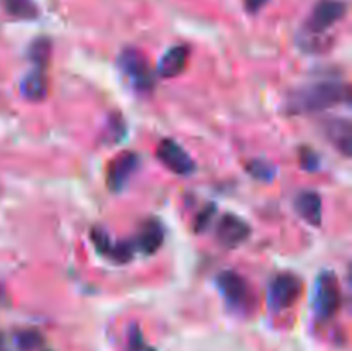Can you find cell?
I'll return each instance as SVG.
<instances>
[{"label":"cell","instance_id":"2","mask_svg":"<svg viewBox=\"0 0 352 351\" xmlns=\"http://www.w3.org/2000/svg\"><path fill=\"white\" fill-rule=\"evenodd\" d=\"M119 69L140 93H150L155 88V74L148 58L136 48H126L119 55Z\"/></svg>","mask_w":352,"mask_h":351},{"label":"cell","instance_id":"9","mask_svg":"<svg viewBox=\"0 0 352 351\" xmlns=\"http://www.w3.org/2000/svg\"><path fill=\"white\" fill-rule=\"evenodd\" d=\"M140 165V157L133 151H124L110 164L107 172V184L112 191H122Z\"/></svg>","mask_w":352,"mask_h":351},{"label":"cell","instance_id":"10","mask_svg":"<svg viewBox=\"0 0 352 351\" xmlns=\"http://www.w3.org/2000/svg\"><path fill=\"white\" fill-rule=\"evenodd\" d=\"M323 133L337 150L349 157L352 148V126L349 119H342V117L327 119L323 123Z\"/></svg>","mask_w":352,"mask_h":351},{"label":"cell","instance_id":"20","mask_svg":"<svg viewBox=\"0 0 352 351\" xmlns=\"http://www.w3.org/2000/svg\"><path fill=\"white\" fill-rule=\"evenodd\" d=\"M16 343L21 350L33 351L41 344V337L34 330H23V332H19L16 336Z\"/></svg>","mask_w":352,"mask_h":351},{"label":"cell","instance_id":"5","mask_svg":"<svg viewBox=\"0 0 352 351\" xmlns=\"http://www.w3.org/2000/svg\"><path fill=\"white\" fill-rule=\"evenodd\" d=\"M157 157L162 164L177 176H191L196 165L191 155L174 140H164L157 148Z\"/></svg>","mask_w":352,"mask_h":351},{"label":"cell","instance_id":"13","mask_svg":"<svg viewBox=\"0 0 352 351\" xmlns=\"http://www.w3.org/2000/svg\"><path fill=\"white\" fill-rule=\"evenodd\" d=\"M296 212L311 226H320L323 215L322 198L315 191H301L294 200Z\"/></svg>","mask_w":352,"mask_h":351},{"label":"cell","instance_id":"24","mask_svg":"<svg viewBox=\"0 0 352 351\" xmlns=\"http://www.w3.org/2000/svg\"><path fill=\"white\" fill-rule=\"evenodd\" d=\"M267 2L268 0H244V6L250 12H258L260 9H263Z\"/></svg>","mask_w":352,"mask_h":351},{"label":"cell","instance_id":"15","mask_svg":"<svg viewBox=\"0 0 352 351\" xmlns=\"http://www.w3.org/2000/svg\"><path fill=\"white\" fill-rule=\"evenodd\" d=\"M52 54V43L48 38H36V40L31 43L30 50H28V57L31 58V62L34 64V67L45 69L47 67L48 61H50Z\"/></svg>","mask_w":352,"mask_h":351},{"label":"cell","instance_id":"1","mask_svg":"<svg viewBox=\"0 0 352 351\" xmlns=\"http://www.w3.org/2000/svg\"><path fill=\"white\" fill-rule=\"evenodd\" d=\"M342 102H349V88L339 81L323 79L292 92L285 107L292 114H315Z\"/></svg>","mask_w":352,"mask_h":351},{"label":"cell","instance_id":"23","mask_svg":"<svg viewBox=\"0 0 352 351\" xmlns=\"http://www.w3.org/2000/svg\"><path fill=\"white\" fill-rule=\"evenodd\" d=\"M215 213H217L215 206L213 205L205 206V209H203V212H199L198 219H196V226H195L196 233H205V229L210 226V222L213 220Z\"/></svg>","mask_w":352,"mask_h":351},{"label":"cell","instance_id":"14","mask_svg":"<svg viewBox=\"0 0 352 351\" xmlns=\"http://www.w3.org/2000/svg\"><path fill=\"white\" fill-rule=\"evenodd\" d=\"M21 93L24 98L31 102H40L48 93V79L45 76V69L34 67L33 71L28 72L21 81Z\"/></svg>","mask_w":352,"mask_h":351},{"label":"cell","instance_id":"3","mask_svg":"<svg viewBox=\"0 0 352 351\" xmlns=\"http://www.w3.org/2000/svg\"><path fill=\"white\" fill-rule=\"evenodd\" d=\"M340 286L336 274L330 270L322 272L316 279L315 298H313V312L322 322L330 320L340 308Z\"/></svg>","mask_w":352,"mask_h":351},{"label":"cell","instance_id":"8","mask_svg":"<svg viewBox=\"0 0 352 351\" xmlns=\"http://www.w3.org/2000/svg\"><path fill=\"white\" fill-rule=\"evenodd\" d=\"M251 227L248 226L246 220L241 217L234 215V213H227L217 224V240L223 244V246L236 248L243 244L244 241L250 237Z\"/></svg>","mask_w":352,"mask_h":351},{"label":"cell","instance_id":"6","mask_svg":"<svg viewBox=\"0 0 352 351\" xmlns=\"http://www.w3.org/2000/svg\"><path fill=\"white\" fill-rule=\"evenodd\" d=\"M346 3L342 0H318L313 7V12L308 21V30L311 33H323L332 28L337 21L346 16Z\"/></svg>","mask_w":352,"mask_h":351},{"label":"cell","instance_id":"21","mask_svg":"<svg viewBox=\"0 0 352 351\" xmlns=\"http://www.w3.org/2000/svg\"><path fill=\"white\" fill-rule=\"evenodd\" d=\"M299 162H301L302 167L309 172L316 171V169L320 167V157L316 155L315 150H311V148L308 147H302L301 151H299Z\"/></svg>","mask_w":352,"mask_h":351},{"label":"cell","instance_id":"7","mask_svg":"<svg viewBox=\"0 0 352 351\" xmlns=\"http://www.w3.org/2000/svg\"><path fill=\"white\" fill-rule=\"evenodd\" d=\"M217 286H219V291L222 292L223 299L230 308H246L248 301H250V291H248L246 281L239 274L232 270H223L217 277Z\"/></svg>","mask_w":352,"mask_h":351},{"label":"cell","instance_id":"11","mask_svg":"<svg viewBox=\"0 0 352 351\" xmlns=\"http://www.w3.org/2000/svg\"><path fill=\"white\" fill-rule=\"evenodd\" d=\"M189 61V48L184 45H175L170 47L162 58L158 61L157 65V74L164 79H170L184 72L186 65Z\"/></svg>","mask_w":352,"mask_h":351},{"label":"cell","instance_id":"17","mask_svg":"<svg viewBox=\"0 0 352 351\" xmlns=\"http://www.w3.org/2000/svg\"><path fill=\"white\" fill-rule=\"evenodd\" d=\"M134 251H136V244L134 241H120V243H112V248L109 251V257L112 260L124 264V262H129L133 258Z\"/></svg>","mask_w":352,"mask_h":351},{"label":"cell","instance_id":"4","mask_svg":"<svg viewBox=\"0 0 352 351\" xmlns=\"http://www.w3.org/2000/svg\"><path fill=\"white\" fill-rule=\"evenodd\" d=\"M301 295V281L294 274L275 275L268 284V306L274 312H282L296 303Z\"/></svg>","mask_w":352,"mask_h":351},{"label":"cell","instance_id":"19","mask_svg":"<svg viewBox=\"0 0 352 351\" xmlns=\"http://www.w3.org/2000/svg\"><path fill=\"white\" fill-rule=\"evenodd\" d=\"M127 351H157V350L144 341L140 327L133 326L129 329V336H127Z\"/></svg>","mask_w":352,"mask_h":351},{"label":"cell","instance_id":"12","mask_svg":"<svg viewBox=\"0 0 352 351\" xmlns=\"http://www.w3.org/2000/svg\"><path fill=\"white\" fill-rule=\"evenodd\" d=\"M165 231L164 226L158 222L157 219H148L146 222L141 226L140 234L134 240L136 250H140L144 255H153L155 251L160 250L162 243H164Z\"/></svg>","mask_w":352,"mask_h":351},{"label":"cell","instance_id":"16","mask_svg":"<svg viewBox=\"0 0 352 351\" xmlns=\"http://www.w3.org/2000/svg\"><path fill=\"white\" fill-rule=\"evenodd\" d=\"M2 3L10 16L19 19H33L38 14L34 0H2Z\"/></svg>","mask_w":352,"mask_h":351},{"label":"cell","instance_id":"22","mask_svg":"<svg viewBox=\"0 0 352 351\" xmlns=\"http://www.w3.org/2000/svg\"><path fill=\"white\" fill-rule=\"evenodd\" d=\"M91 240L93 243H95L96 250H98L102 255H107V257H109V251L110 248H112V241H110L109 234H107L103 229H93Z\"/></svg>","mask_w":352,"mask_h":351},{"label":"cell","instance_id":"18","mask_svg":"<svg viewBox=\"0 0 352 351\" xmlns=\"http://www.w3.org/2000/svg\"><path fill=\"white\" fill-rule=\"evenodd\" d=\"M248 172L260 181H270L275 176V167L265 160H253L248 164Z\"/></svg>","mask_w":352,"mask_h":351}]
</instances>
